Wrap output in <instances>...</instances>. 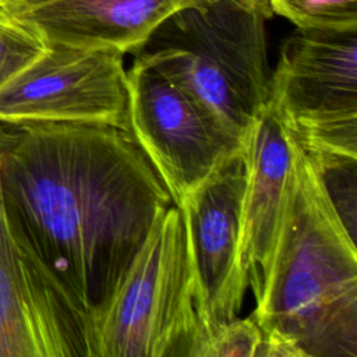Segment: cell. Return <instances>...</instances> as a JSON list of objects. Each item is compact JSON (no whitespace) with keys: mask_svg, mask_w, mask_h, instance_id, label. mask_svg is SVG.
<instances>
[{"mask_svg":"<svg viewBox=\"0 0 357 357\" xmlns=\"http://www.w3.org/2000/svg\"><path fill=\"white\" fill-rule=\"evenodd\" d=\"M6 209L92 325L172 198L130 131L3 123Z\"/></svg>","mask_w":357,"mask_h":357,"instance_id":"cell-1","label":"cell"},{"mask_svg":"<svg viewBox=\"0 0 357 357\" xmlns=\"http://www.w3.org/2000/svg\"><path fill=\"white\" fill-rule=\"evenodd\" d=\"M123 53L49 43L0 88V123L77 121L130 131Z\"/></svg>","mask_w":357,"mask_h":357,"instance_id":"cell-8","label":"cell"},{"mask_svg":"<svg viewBox=\"0 0 357 357\" xmlns=\"http://www.w3.org/2000/svg\"><path fill=\"white\" fill-rule=\"evenodd\" d=\"M244 181L240 153L176 204L184 225L198 319L197 349L219 326L238 317L248 289L238 262Z\"/></svg>","mask_w":357,"mask_h":357,"instance_id":"cell-9","label":"cell"},{"mask_svg":"<svg viewBox=\"0 0 357 357\" xmlns=\"http://www.w3.org/2000/svg\"><path fill=\"white\" fill-rule=\"evenodd\" d=\"M209 0H3L47 43L135 53L174 11Z\"/></svg>","mask_w":357,"mask_h":357,"instance_id":"cell-11","label":"cell"},{"mask_svg":"<svg viewBox=\"0 0 357 357\" xmlns=\"http://www.w3.org/2000/svg\"><path fill=\"white\" fill-rule=\"evenodd\" d=\"M264 332L252 315L219 326L195 351V357H259Z\"/></svg>","mask_w":357,"mask_h":357,"instance_id":"cell-14","label":"cell"},{"mask_svg":"<svg viewBox=\"0 0 357 357\" xmlns=\"http://www.w3.org/2000/svg\"><path fill=\"white\" fill-rule=\"evenodd\" d=\"M293 185L252 318L304 357H357V250L315 162L293 138Z\"/></svg>","mask_w":357,"mask_h":357,"instance_id":"cell-2","label":"cell"},{"mask_svg":"<svg viewBox=\"0 0 357 357\" xmlns=\"http://www.w3.org/2000/svg\"><path fill=\"white\" fill-rule=\"evenodd\" d=\"M321 172L357 159V29L297 28L271 71L269 100Z\"/></svg>","mask_w":357,"mask_h":357,"instance_id":"cell-5","label":"cell"},{"mask_svg":"<svg viewBox=\"0 0 357 357\" xmlns=\"http://www.w3.org/2000/svg\"><path fill=\"white\" fill-rule=\"evenodd\" d=\"M47 47L39 29L15 15L0 0V88L39 59Z\"/></svg>","mask_w":357,"mask_h":357,"instance_id":"cell-12","label":"cell"},{"mask_svg":"<svg viewBox=\"0 0 357 357\" xmlns=\"http://www.w3.org/2000/svg\"><path fill=\"white\" fill-rule=\"evenodd\" d=\"M130 132L173 204L243 152V139L155 68L134 60L127 71Z\"/></svg>","mask_w":357,"mask_h":357,"instance_id":"cell-6","label":"cell"},{"mask_svg":"<svg viewBox=\"0 0 357 357\" xmlns=\"http://www.w3.org/2000/svg\"><path fill=\"white\" fill-rule=\"evenodd\" d=\"M245 181L240 208L238 262L257 300L268 279L289 206L294 166L293 137L268 105L243 137Z\"/></svg>","mask_w":357,"mask_h":357,"instance_id":"cell-10","label":"cell"},{"mask_svg":"<svg viewBox=\"0 0 357 357\" xmlns=\"http://www.w3.org/2000/svg\"><path fill=\"white\" fill-rule=\"evenodd\" d=\"M3 123H0L1 159ZM0 357H91V324L10 218L0 183Z\"/></svg>","mask_w":357,"mask_h":357,"instance_id":"cell-7","label":"cell"},{"mask_svg":"<svg viewBox=\"0 0 357 357\" xmlns=\"http://www.w3.org/2000/svg\"><path fill=\"white\" fill-rule=\"evenodd\" d=\"M198 339L184 225L172 204L96 317L91 357H194Z\"/></svg>","mask_w":357,"mask_h":357,"instance_id":"cell-4","label":"cell"},{"mask_svg":"<svg viewBox=\"0 0 357 357\" xmlns=\"http://www.w3.org/2000/svg\"><path fill=\"white\" fill-rule=\"evenodd\" d=\"M276 13L303 29H357V0H268Z\"/></svg>","mask_w":357,"mask_h":357,"instance_id":"cell-13","label":"cell"},{"mask_svg":"<svg viewBox=\"0 0 357 357\" xmlns=\"http://www.w3.org/2000/svg\"><path fill=\"white\" fill-rule=\"evenodd\" d=\"M268 0H209L174 11L134 53L243 139L268 105Z\"/></svg>","mask_w":357,"mask_h":357,"instance_id":"cell-3","label":"cell"}]
</instances>
